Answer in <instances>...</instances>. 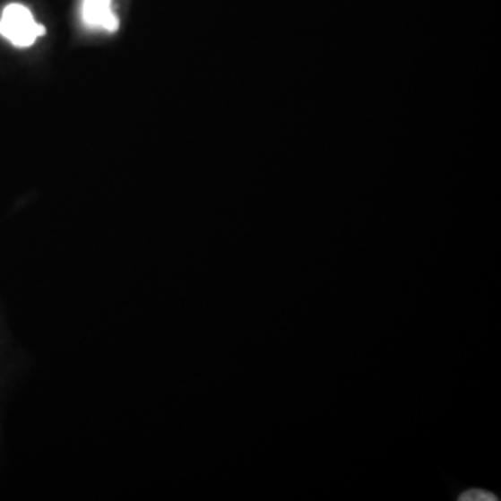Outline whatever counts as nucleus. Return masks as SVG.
<instances>
[{
    "instance_id": "nucleus-1",
    "label": "nucleus",
    "mask_w": 501,
    "mask_h": 501,
    "mask_svg": "<svg viewBox=\"0 0 501 501\" xmlns=\"http://www.w3.org/2000/svg\"><path fill=\"white\" fill-rule=\"evenodd\" d=\"M47 32L44 25L38 24L27 7L20 4H12L4 10L0 19V34L19 48L34 45L37 38Z\"/></svg>"
},
{
    "instance_id": "nucleus-2",
    "label": "nucleus",
    "mask_w": 501,
    "mask_h": 501,
    "mask_svg": "<svg viewBox=\"0 0 501 501\" xmlns=\"http://www.w3.org/2000/svg\"><path fill=\"white\" fill-rule=\"evenodd\" d=\"M112 0H84L82 4V17L91 27H100L108 31L115 32L118 30L117 16L110 9Z\"/></svg>"
},
{
    "instance_id": "nucleus-3",
    "label": "nucleus",
    "mask_w": 501,
    "mask_h": 501,
    "mask_svg": "<svg viewBox=\"0 0 501 501\" xmlns=\"http://www.w3.org/2000/svg\"><path fill=\"white\" fill-rule=\"evenodd\" d=\"M460 500L462 501H495L497 500L493 493L485 489H470L461 495Z\"/></svg>"
}]
</instances>
